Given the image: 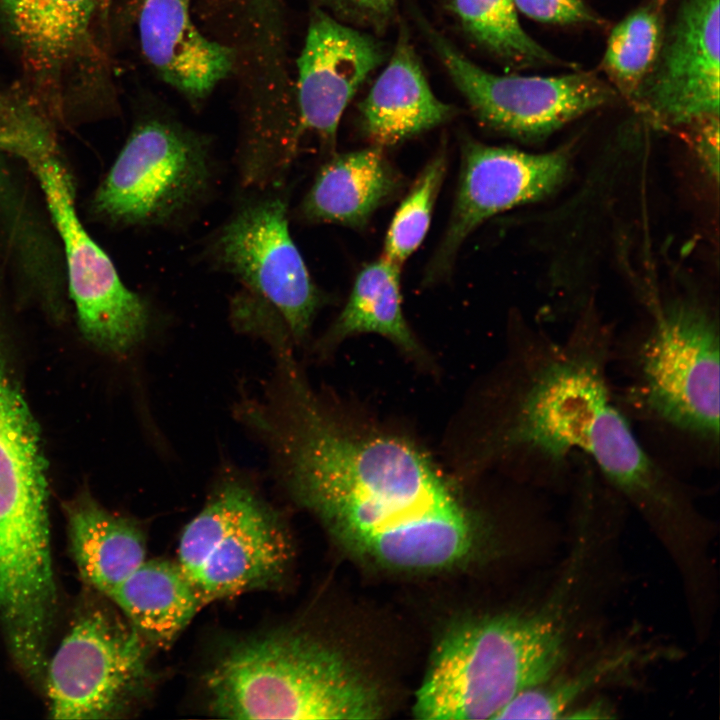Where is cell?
<instances>
[{"label": "cell", "mask_w": 720, "mask_h": 720, "mask_svg": "<svg viewBox=\"0 0 720 720\" xmlns=\"http://www.w3.org/2000/svg\"><path fill=\"white\" fill-rule=\"evenodd\" d=\"M462 156L455 205L427 280L448 270L462 242L484 220L547 196L568 170L567 155L560 151L532 154L468 141Z\"/></svg>", "instance_id": "13"}, {"label": "cell", "mask_w": 720, "mask_h": 720, "mask_svg": "<svg viewBox=\"0 0 720 720\" xmlns=\"http://www.w3.org/2000/svg\"><path fill=\"white\" fill-rule=\"evenodd\" d=\"M516 9L542 23H598L583 0H512Z\"/></svg>", "instance_id": "27"}, {"label": "cell", "mask_w": 720, "mask_h": 720, "mask_svg": "<svg viewBox=\"0 0 720 720\" xmlns=\"http://www.w3.org/2000/svg\"><path fill=\"white\" fill-rule=\"evenodd\" d=\"M382 58L380 45L369 35L321 11L313 14L297 60V148L304 132L334 146L346 106Z\"/></svg>", "instance_id": "15"}, {"label": "cell", "mask_w": 720, "mask_h": 720, "mask_svg": "<svg viewBox=\"0 0 720 720\" xmlns=\"http://www.w3.org/2000/svg\"><path fill=\"white\" fill-rule=\"evenodd\" d=\"M698 124L695 144L698 154L709 172L717 177L719 166V120L718 116L706 118Z\"/></svg>", "instance_id": "28"}, {"label": "cell", "mask_w": 720, "mask_h": 720, "mask_svg": "<svg viewBox=\"0 0 720 720\" xmlns=\"http://www.w3.org/2000/svg\"><path fill=\"white\" fill-rule=\"evenodd\" d=\"M400 267L382 257L362 268L344 309L325 337L328 344L357 333L373 332L387 337L412 356L423 355L403 315Z\"/></svg>", "instance_id": "23"}, {"label": "cell", "mask_w": 720, "mask_h": 720, "mask_svg": "<svg viewBox=\"0 0 720 720\" xmlns=\"http://www.w3.org/2000/svg\"><path fill=\"white\" fill-rule=\"evenodd\" d=\"M445 170L443 152L426 165L392 219L385 238V259L401 266L419 247L428 231Z\"/></svg>", "instance_id": "26"}, {"label": "cell", "mask_w": 720, "mask_h": 720, "mask_svg": "<svg viewBox=\"0 0 720 720\" xmlns=\"http://www.w3.org/2000/svg\"><path fill=\"white\" fill-rule=\"evenodd\" d=\"M357 6L378 15L389 13L393 7L394 0H350Z\"/></svg>", "instance_id": "30"}, {"label": "cell", "mask_w": 720, "mask_h": 720, "mask_svg": "<svg viewBox=\"0 0 720 720\" xmlns=\"http://www.w3.org/2000/svg\"><path fill=\"white\" fill-rule=\"evenodd\" d=\"M208 256L241 286L232 311L270 313L293 340L307 336L323 297L291 237L285 198L268 195L243 205L216 232Z\"/></svg>", "instance_id": "10"}, {"label": "cell", "mask_w": 720, "mask_h": 720, "mask_svg": "<svg viewBox=\"0 0 720 720\" xmlns=\"http://www.w3.org/2000/svg\"><path fill=\"white\" fill-rule=\"evenodd\" d=\"M243 20L255 27H267L280 21V0H237Z\"/></svg>", "instance_id": "29"}, {"label": "cell", "mask_w": 720, "mask_h": 720, "mask_svg": "<svg viewBox=\"0 0 720 720\" xmlns=\"http://www.w3.org/2000/svg\"><path fill=\"white\" fill-rule=\"evenodd\" d=\"M663 41V0H653L611 31L603 68L622 92L633 97L653 68Z\"/></svg>", "instance_id": "24"}, {"label": "cell", "mask_w": 720, "mask_h": 720, "mask_svg": "<svg viewBox=\"0 0 720 720\" xmlns=\"http://www.w3.org/2000/svg\"><path fill=\"white\" fill-rule=\"evenodd\" d=\"M19 156L31 168L59 236L67 294L81 333L106 353L126 354L148 333L149 304L123 283L110 257L82 224L72 176L55 145L29 148Z\"/></svg>", "instance_id": "8"}, {"label": "cell", "mask_w": 720, "mask_h": 720, "mask_svg": "<svg viewBox=\"0 0 720 720\" xmlns=\"http://www.w3.org/2000/svg\"><path fill=\"white\" fill-rule=\"evenodd\" d=\"M720 0H684L634 98L671 125L719 116Z\"/></svg>", "instance_id": "14"}, {"label": "cell", "mask_w": 720, "mask_h": 720, "mask_svg": "<svg viewBox=\"0 0 720 720\" xmlns=\"http://www.w3.org/2000/svg\"><path fill=\"white\" fill-rule=\"evenodd\" d=\"M9 106V96L0 91V118L6 113Z\"/></svg>", "instance_id": "31"}, {"label": "cell", "mask_w": 720, "mask_h": 720, "mask_svg": "<svg viewBox=\"0 0 720 720\" xmlns=\"http://www.w3.org/2000/svg\"><path fill=\"white\" fill-rule=\"evenodd\" d=\"M719 354L718 323L706 310L680 303L658 311L630 355L628 405L717 451Z\"/></svg>", "instance_id": "6"}, {"label": "cell", "mask_w": 720, "mask_h": 720, "mask_svg": "<svg viewBox=\"0 0 720 720\" xmlns=\"http://www.w3.org/2000/svg\"><path fill=\"white\" fill-rule=\"evenodd\" d=\"M269 321H274V320H269ZM264 322H266V321H264ZM278 322H279V321H278ZM262 323H263V322H262ZM260 324H261V323H260ZM258 325H259V324H258ZM258 325H257V326H258ZM283 325H284V324H283ZM255 327H256V326H255ZM255 327H254V328H255ZM254 328H253V329H254ZM253 329H252V330H253ZM252 330H251V331H252Z\"/></svg>", "instance_id": "32"}, {"label": "cell", "mask_w": 720, "mask_h": 720, "mask_svg": "<svg viewBox=\"0 0 720 720\" xmlns=\"http://www.w3.org/2000/svg\"><path fill=\"white\" fill-rule=\"evenodd\" d=\"M212 710L231 719H375L376 690L337 651L295 633L231 648L207 678Z\"/></svg>", "instance_id": "4"}, {"label": "cell", "mask_w": 720, "mask_h": 720, "mask_svg": "<svg viewBox=\"0 0 720 720\" xmlns=\"http://www.w3.org/2000/svg\"><path fill=\"white\" fill-rule=\"evenodd\" d=\"M398 187L399 177L382 147L336 155L318 172L299 207V216L308 222L360 228Z\"/></svg>", "instance_id": "21"}, {"label": "cell", "mask_w": 720, "mask_h": 720, "mask_svg": "<svg viewBox=\"0 0 720 720\" xmlns=\"http://www.w3.org/2000/svg\"><path fill=\"white\" fill-rule=\"evenodd\" d=\"M362 126L376 146L395 145L452 117L430 89L412 46L401 36L393 56L359 105Z\"/></svg>", "instance_id": "20"}, {"label": "cell", "mask_w": 720, "mask_h": 720, "mask_svg": "<svg viewBox=\"0 0 720 720\" xmlns=\"http://www.w3.org/2000/svg\"><path fill=\"white\" fill-rule=\"evenodd\" d=\"M138 33L154 71L194 103L205 99L236 63L234 48L198 30L188 0H141Z\"/></svg>", "instance_id": "17"}, {"label": "cell", "mask_w": 720, "mask_h": 720, "mask_svg": "<svg viewBox=\"0 0 720 720\" xmlns=\"http://www.w3.org/2000/svg\"><path fill=\"white\" fill-rule=\"evenodd\" d=\"M212 176L205 137L162 117L141 120L96 189L91 212L117 226L167 224L194 206Z\"/></svg>", "instance_id": "9"}, {"label": "cell", "mask_w": 720, "mask_h": 720, "mask_svg": "<svg viewBox=\"0 0 720 720\" xmlns=\"http://www.w3.org/2000/svg\"><path fill=\"white\" fill-rule=\"evenodd\" d=\"M0 260L19 291L53 318L66 310L64 255L57 231L0 150Z\"/></svg>", "instance_id": "16"}, {"label": "cell", "mask_w": 720, "mask_h": 720, "mask_svg": "<svg viewBox=\"0 0 720 720\" xmlns=\"http://www.w3.org/2000/svg\"><path fill=\"white\" fill-rule=\"evenodd\" d=\"M62 507L79 575L89 588L109 598L147 559L143 533L132 520L105 508L88 488Z\"/></svg>", "instance_id": "19"}, {"label": "cell", "mask_w": 720, "mask_h": 720, "mask_svg": "<svg viewBox=\"0 0 720 720\" xmlns=\"http://www.w3.org/2000/svg\"><path fill=\"white\" fill-rule=\"evenodd\" d=\"M145 677L142 635L127 620L87 597L46 664L43 682L50 717H115L134 700Z\"/></svg>", "instance_id": "11"}, {"label": "cell", "mask_w": 720, "mask_h": 720, "mask_svg": "<svg viewBox=\"0 0 720 720\" xmlns=\"http://www.w3.org/2000/svg\"><path fill=\"white\" fill-rule=\"evenodd\" d=\"M536 608L465 624L447 635L416 692L425 720L495 719L521 692L550 680L570 638L565 589Z\"/></svg>", "instance_id": "3"}, {"label": "cell", "mask_w": 720, "mask_h": 720, "mask_svg": "<svg viewBox=\"0 0 720 720\" xmlns=\"http://www.w3.org/2000/svg\"><path fill=\"white\" fill-rule=\"evenodd\" d=\"M610 337L591 325L563 342L526 345L523 372L499 444L535 461L537 476L561 474L575 455L663 536L696 517L685 489L650 455L612 393Z\"/></svg>", "instance_id": "2"}, {"label": "cell", "mask_w": 720, "mask_h": 720, "mask_svg": "<svg viewBox=\"0 0 720 720\" xmlns=\"http://www.w3.org/2000/svg\"><path fill=\"white\" fill-rule=\"evenodd\" d=\"M240 419L264 442L293 496L359 553L425 570L469 551V514L431 458L399 437L344 429L297 366L279 371Z\"/></svg>", "instance_id": "1"}, {"label": "cell", "mask_w": 720, "mask_h": 720, "mask_svg": "<svg viewBox=\"0 0 720 720\" xmlns=\"http://www.w3.org/2000/svg\"><path fill=\"white\" fill-rule=\"evenodd\" d=\"M289 558L276 513L248 483L230 477L184 527L175 562L203 608L279 582Z\"/></svg>", "instance_id": "7"}, {"label": "cell", "mask_w": 720, "mask_h": 720, "mask_svg": "<svg viewBox=\"0 0 720 720\" xmlns=\"http://www.w3.org/2000/svg\"><path fill=\"white\" fill-rule=\"evenodd\" d=\"M0 280V520L49 515L47 463L39 428L3 348Z\"/></svg>", "instance_id": "18"}, {"label": "cell", "mask_w": 720, "mask_h": 720, "mask_svg": "<svg viewBox=\"0 0 720 720\" xmlns=\"http://www.w3.org/2000/svg\"><path fill=\"white\" fill-rule=\"evenodd\" d=\"M429 40L457 88L486 125L535 140L609 102L615 92L592 73L560 76L495 75L427 29Z\"/></svg>", "instance_id": "12"}, {"label": "cell", "mask_w": 720, "mask_h": 720, "mask_svg": "<svg viewBox=\"0 0 720 720\" xmlns=\"http://www.w3.org/2000/svg\"><path fill=\"white\" fill-rule=\"evenodd\" d=\"M126 620L158 643L172 641L202 608L175 561L146 559L110 595Z\"/></svg>", "instance_id": "22"}, {"label": "cell", "mask_w": 720, "mask_h": 720, "mask_svg": "<svg viewBox=\"0 0 720 720\" xmlns=\"http://www.w3.org/2000/svg\"><path fill=\"white\" fill-rule=\"evenodd\" d=\"M453 9L471 36L498 56L521 64L555 60L522 28L512 0H453Z\"/></svg>", "instance_id": "25"}, {"label": "cell", "mask_w": 720, "mask_h": 720, "mask_svg": "<svg viewBox=\"0 0 720 720\" xmlns=\"http://www.w3.org/2000/svg\"><path fill=\"white\" fill-rule=\"evenodd\" d=\"M105 10V0H0V38L20 74L15 95L50 131L101 107Z\"/></svg>", "instance_id": "5"}]
</instances>
